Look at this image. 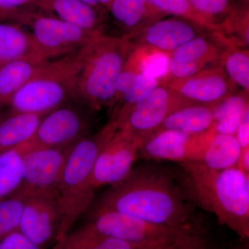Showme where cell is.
Instances as JSON below:
<instances>
[{
    "mask_svg": "<svg viewBox=\"0 0 249 249\" xmlns=\"http://www.w3.org/2000/svg\"><path fill=\"white\" fill-rule=\"evenodd\" d=\"M13 20L30 28L31 34L47 60L75 53L101 35V33L84 30L28 8L19 11Z\"/></svg>",
    "mask_w": 249,
    "mask_h": 249,
    "instance_id": "obj_7",
    "label": "cell"
},
{
    "mask_svg": "<svg viewBox=\"0 0 249 249\" xmlns=\"http://www.w3.org/2000/svg\"><path fill=\"white\" fill-rule=\"evenodd\" d=\"M85 225L101 235L133 243L160 245L199 229L177 228L149 222L114 210L96 206Z\"/></svg>",
    "mask_w": 249,
    "mask_h": 249,
    "instance_id": "obj_6",
    "label": "cell"
},
{
    "mask_svg": "<svg viewBox=\"0 0 249 249\" xmlns=\"http://www.w3.org/2000/svg\"><path fill=\"white\" fill-rule=\"evenodd\" d=\"M67 236L76 249H150L161 245L133 243L108 237L98 233L86 225Z\"/></svg>",
    "mask_w": 249,
    "mask_h": 249,
    "instance_id": "obj_23",
    "label": "cell"
},
{
    "mask_svg": "<svg viewBox=\"0 0 249 249\" xmlns=\"http://www.w3.org/2000/svg\"><path fill=\"white\" fill-rule=\"evenodd\" d=\"M226 67L228 73L235 83L243 88H249V58L245 52H235L227 59Z\"/></svg>",
    "mask_w": 249,
    "mask_h": 249,
    "instance_id": "obj_29",
    "label": "cell"
},
{
    "mask_svg": "<svg viewBox=\"0 0 249 249\" xmlns=\"http://www.w3.org/2000/svg\"><path fill=\"white\" fill-rule=\"evenodd\" d=\"M227 82L217 75L191 78L183 84L181 93L183 96L201 103H211L225 96Z\"/></svg>",
    "mask_w": 249,
    "mask_h": 249,
    "instance_id": "obj_25",
    "label": "cell"
},
{
    "mask_svg": "<svg viewBox=\"0 0 249 249\" xmlns=\"http://www.w3.org/2000/svg\"><path fill=\"white\" fill-rule=\"evenodd\" d=\"M80 1L93 7L107 11V8L112 2L113 0H80Z\"/></svg>",
    "mask_w": 249,
    "mask_h": 249,
    "instance_id": "obj_40",
    "label": "cell"
},
{
    "mask_svg": "<svg viewBox=\"0 0 249 249\" xmlns=\"http://www.w3.org/2000/svg\"><path fill=\"white\" fill-rule=\"evenodd\" d=\"M48 61L19 60L7 62L0 70V112L9 107L18 90Z\"/></svg>",
    "mask_w": 249,
    "mask_h": 249,
    "instance_id": "obj_18",
    "label": "cell"
},
{
    "mask_svg": "<svg viewBox=\"0 0 249 249\" xmlns=\"http://www.w3.org/2000/svg\"><path fill=\"white\" fill-rule=\"evenodd\" d=\"M33 0H0V22L13 20L21 10L26 9Z\"/></svg>",
    "mask_w": 249,
    "mask_h": 249,
    "instance_id": "obj_35",
    "label": "cell"
},
{
    "mask_svg": "<svg viewBox=\"0 0 249 249\" xmlns=\"http://www.w3.org/2000/svg\"><path fill=\"white\" fill-rule=\"evenodd\" d=\"M0 249H43L19 230L10 232L0 240Z\"/></svg>",
    "mask_w": 249,
    "mask_h": 249,
    "instance_id": "obj_34",
    "label": "cell"
},
{
    "mask_svg": "<svg viewBox=\"0 0 249 249\" xmlns=\"http://www.w3.org/2000/svg\"><path fill=\"white\" fill-rule=\"evenodd\" d=\"M84 47L61 60L47 62L18 90L8 108L16 112L46 114L74 99Z\"/></svg>",
    "mask_w": 249,
    "mask_h": 249,
    "instance_id": "obj_4",
    "label": "cell"
},
{
    "mask_svg": "<svg viewBox=\"0 0 249 249\" xmlns=\"http://www.w3.org/2000/svg\"><path fill=\"white\" fill-rule=\"evenodd\" d=\"M187 20L170 18L153 22L144 31V40L160 50L174 51L196 37V29Z\"/></svg>",
    "mask_w": 249,
    "mask_h": 249,
    "instance_id": "obj_17",
    "label": "cell"
},
{
    "mask_svg": "<svg viewBox=\"0 0 249 249\" xmlns=\"http://www.w3.org/2000/svg\"><path fill=\"white\" fill-rule=\"evenodd\" d=\"M235 249H249L248 245L242 246V247H239Z\"/></svg>",
    "mask_w": 249,
    "mask_h": 249,
    "instance_id": "obj_42",
    "label": "cell"
},
{
    "mask_svg": "<svg viewBox=\"0 0 249 249\" xmlns=\"http://www.w3.org/2000/svg\"><path fill=\"white\" fill-rule=\"evenodd\" d=\"M214 122L213 108L191 106L178 108L165 118L157 129H175L190 134L204 133Z\"/></svg>",
    "mask_w": 249,
    "mask_h": 249,
    "instance_id": "obj_19",
    "label": "cell"
},
{
    "mask_svg": "<svg viewBox=\"0 0 249 249\" xmlns=\"http://www.w3.org/2000/svg\"><path fill=\"white\" fill-rule=\"evenodd\" d=\"M248 107L247 101L242 96L227 98L213 108L214 122L211 128L214 133L235 135Z\"/></svg>",
    "mask_w": 249,
    "mask_h": 249,
    "instance_id": "obj_24",
    "label": "cell"
},
{
    "mask_svg": "<svg viewBox=\"0 0 249 249\" xmlns=\"http://www.w3.org/2000/svg\"><path fill=\"white\" fill-rule=\"evenodd\" d=\"M26 196L18 191L0 201V240L19 228Z\"/></svg>",
    "mask_w": 249,
    "mask_h": 249,
    "instance_id": "obj_26",
    "label": "cell"
},
{
    "mask_svg": "<svg viewBox=\"0 0 249 249\" xmlns=\"http://www.w3.org/2000/svg\"><path fill=\"white\" fill-rule=\"evenodd\" d=\"M237 167L249 174V147L242 149Z\"/></svg>",
    "mask_w": 249,
    "mask_h": 249,
    "instance_id": "obj_39",
    "label": "cell"
},
{
    "mask_svg": "<svg viewBox=\"0 0 249 249\" xmlns=\"http://www.w3.org/2000/svg\"><path fill=\"white\" fill-rule=\"evenodd\" d=\"M188 195L218 222L249 237V174L237 168L211 169L200 161L180 163Z\"/></svg>",
    "mask_w": 249,
    "mask_h": 249,
    "instance_id": "obj_2",
    "label": "cell"
},
{
    "mask_svg": "<svg viewBox=\"0 0 249 249\" xmlns=\"http://www.w3.org/2000/svg\"><path fill=\"white\" fill-rule=\"evenodd\" d=\"M235 137L238 141L242 149L249 147V109L247 108L242 117L238 128L236 132Z\"/></svg>",
    "mask_w": 249,
    "mask_h": 249,
    "instance_id": "obj_38",
    "label": "cell"
},
{
    "mask_svg": "<svg viewBox=\"0 0 249 249\" xmlns=\"http://www.w3.org/2000/svg\"><path fill=\"white\" fill-rule=\"evenodd\" d=\"M188 196L168 172L145 165L133 168L124 180L109 186L96 206L160 225L198 227Z\"/></svg>",
    "mask_w": 249,
    "mask_h": 249,
    "instance_id": "obj_1",
    "label": "cell"
},
{
    "mask_svg": "<svg viewBox=\"0 0 249 249\" xmlns=\"http://www.w3.org/2000/svg\"><path fill=\"white\" fill-rule=\"evenodd\" d=\"M170 60L163 52L150 54L141 62V73L159 80L169 71Z\"/></svg>",
    "mask_w": 249,
    "mask_h": 249,
    "instance_id": "obj_33",
    "label": "cell"
},
{
    "mask_svg": "<svg viewBox=\"0 0 249 249\" xmlns=\"http://www.w3.org/2000/svg\"><path fill=\"white\" fill-rule=\"evenodd\" d=\"M52 249H76L74 246L72 245L70 240H69L67 236L62 237L60 240L55 242V245L53 246Z\"/></svg>",
    "mask_w": 249,
    "mask_h": 249,
    "instance_id": "obj_41",
    "label": "cell"
},
{
    "mask_svg": "<svg viewBox=\"0 0 249 249\" xmlns=\"http://www.w3.org/2000/svg\"><path fill=\"white\" fill-rule=\"evenodd\" d=\"M5 64H6V63H4V62H0V70H1V67H2L3 66H4V65H5Z\"/></svg>",
    "mask_w": 249,
    "mask_h": 249,
    "instance_id": "obj_43",
    "label": "cell"
},
{
    "mask_svg": "<svg viewBox=\"0 0 249 249\" xmlns=\"http://www.w3.org/2000/svg\"><path fill=\"white\" fill-rule=\"evenodd\" d=\"M107 11L119 27L129 31L139 27L145 19L163 14L147 0H113Z\"/></svg>",
    "mask_w": 249,
    "mask_h": 249,
    "instance_id": "obj_21",
    "label": "cell"
},
{
    "mask_svg": "<svg viewBox=\"0 0 249 249\" xmlns=\"http://www.w3.org/2000/svg\"><path fill=\"white\" fill-rule=\"evenodd\" d=\"M46 114L16 112L9 108L1 111L0 154L29 142Z\"/></svg>",
    "mask_w": 249,
    "mask_h": 249,
    "instance_id": "obj_16",
    "label": "cell"
},
{
    "mask_svg": "<svg viewBox=\"0 0 249 249\" xmlns=\"http://www.w3.org/2000/svg\"><path fill=\"white\" fill-rule=\"evenodd\" d=\"M116 129L112 121L98 133L86 136L71 147L56 189L60 211L56 242L70 233L80 216L89 210L96 190L93 166L98 153Z\"/></svg>",
    "mask_w": 249,
    "mask_h": 249,
    "instance_id": "obj_3",
    "label": "cell"
},
{
    "mask_svg": "<svg viewBox=\"0 0 249 249\" xmlns=\"http://www.w3.org/2000/svg\"><path fill=\"white\" fill-rule=\"evenodd\" d=\"M60 225L57 191H40L26 196L18 230L41 248L56 242Z\"/></svg>",
    "mask_w": 249,
    "mask_h": 249,
    "instance_id": "obj_11",
    "label": "cell"
},
{
    "mask_svg": "<svg viewBox=\"0 0 249 249\" xmlns=\"http://www.w3.org/2000/svg\"><path fill=\"white\" fill-rule=\"evenodd\" d=\"M27 8L96 33H101L106 12L80 0H33Z\"/></svg>",
    "mask_w": 249,
    "mask_h": 249,
    "instance_id": "obj_14",
    "label": "cell"
},
{
    "mask_svg": "<svg viewBox=\"0 0 249 249\" xmlns=\"http://www.w3.org/2000/svg\"><path fill=\"white\" fill-rule=\"evenodd\" d=\"M199 65V64L179 61L172 58L170 60L169 71L176 78H190L198 71Z\"/></svg>",
    "mask_w": 249,
    "mask_h": 249,
    "instance_id": "obj_36",
    "label": "cell"
},
{
    "mask_svg": "<svg viewBox=\"0 0 249 249\" xmlns=\"http://www.w3.org/2000/svg\"><path fill=\"white\" fill-rule=\"evenodd\" d=\"M210 45L203 37H195L173 51V58L179 61L200 65L208 55Z\"/></svg>",
    "mask_w": 249,
    "mask_h": 249,
    "instance_id": "obj_28",
    "label": "cell"
},
{
    "mask_svg": "<svg viewBox=\"0 0 249 249\" xmlns=\"http://www.w3.org/2000/svg\"><path fill=\"white\" fill-rule=\"evenodd\" d=\"M124 40L100 35L84 47L74 99L93 111L115 101L116 84L124 69Z\"/></svg>",
    "mask_w": 249,
    "mask_h": 249,
    "instance_id": "obj_5",
    "label": "cell"
},
{
    "mask_svg": "<svg viewBox=\"0 0 249 249\" xmlns=\"http://www.w3.org/2000/svg\"><path fill=\"white\" fill-rule=\"evenodd\" d=\"M92 110L76 100L46 114L30 140L34 147H68L89 135Z\"/></svg>",
    "mask_w": 249,
    "mask_h": 249,
    "instance_id": "obj_8",
    "label": "cell"
},
{
    "mask_svg": "<svg viewBox=\"0 0 249 249\" xmlns=\"http://www.w3.org/2000/svg\"><path fill=\"white\" fill-rule=\"evenodd\" d=\"M150 249H211L209 240L201 229Z\"/></svg>",
    "mask_w": 249,
    "mask_h": 249,
    "instance_id": "obj_31",
    "label": "cell"
},
{
    "mask_svg": "<svg viewBox=\"0 0 249 249\" xmlns=\"http://www.w3.org/2000/svg\"><path fill=\"white\" fill-rule=\"evenodd\" d=\"M72 146L34 147L31 144L23 156L22 183L18 191L26 196L34 192L56 191Z\"/></svg>",
    "mask_w": 249,
    "mask_h": 249,
    "instance_id": "obj_12",
    "label": "cell"
},
{
    "mask_svg": "<svg viewBox=\"0 0 249 249\" xmlns=\"http://www.w3.org/2000/svg\"><path fill=\"white\" fill-rule=\"evenodd\" d=\"M176 109L167 90L157 88L143 99L130 107L121 109L113 121L117 129L151 135L160 128L165 118Z\"/></svg>",
    "mask_w": 249,
    "mask_h": 249,
    "instance_id": "obj_13",
    "label": "cell"
},
{
    "mask_svg": "<svg viewBox=\"0 0 249 249\" xmlns=\"http://www.w3.org/2000/svg\"><path fill=\"white\" fill-rule=\"evenodd\" d=\"M19 60L48 61L30 32L18 24L0 22V62Z\"/></svg>",
    "mask_w": 249,
    "mask_h": 249,
    "instance_id": "obj_15",
    "label": "cell"
},
{
    "mask_svg": "<svg viewBox=\"0 0 249 249\" xmlns=\"http://www.w3.org/2000/svg\"><path fill=\"white\" fill-rule=\"evenodd\" d=\"M159 85V80L152 78L143 73H140L137 75V80L132 89L128 92L123 95V100L126 103V106L123 107H130L141 100L148 96L150 93L157 88Z\"/></svg>",
    "mask_w": 249,
    "mask_h": 249,
    "instance_id": "obj_30",
    "label": "cell"
},
{
    "mask_svg": "<svg viewBox=\"0 0 249 249\" xmlns=\"http://www.w3.org/2000/svg\"><path fill=\"white\" fill-rule=\"evenodd\" d=\"M30 146L29 141L0 154V201L12 196L20 187L23 156Z\"/></svg>",
    "mask_w": 249,
    "mask_h": 249,
    "instance_id": "obj_22",
    "label": "cell"
},
{
    "mask_svg": "<svg viewBox=\"0 0 249 249\" xmlns=\"http://www.w3.org/2000/svg\"><path fill=\"white\" fill-rule=\"evenodd\" d=\"M242 147L235 135L214 134L201 163L211 169L224 170L237 166Z\"/></svg>",
    "mask_w": 249,
    "mask_h": 249,
    "instance_id": "obj_20",
    "label": "cell"
},
{
    "mask_svg": "<svg viewBox=\"0 0 249 249\" xmlns=\"http://www.w3.org/2000/svg\"><path fill=\"white\" fill-rule=\"evenodd\" d=\"M138 73L129 70L123 69L120 74L118 77L116 84L115 101L119 97H122L123 95L128 92L132 89L137 80Z\"/></svg>",
    "mask_w": 249,
    "mask_h": 249,
    "instance_id": "obj_37",
    "label": "cell"
},
{
    "mask_svg": "<svg viewBox=\"0 0 249 249\" xmlns=\"http://www.w3.org/2000/svg\"><path fill=\"white\" fill-rule=\"evenodd\" d=\"M198 14L213 24L214 18L230 12L232 0H188Z\"/></svg>",
    "mask_w": 249,
    "mask_h": 249,
    "instance_id": "obj_32",
    "label": "cell"
},
{
    "mask_svg": "<svg viewBox=\"0 0 249 249\" xmlns=\"http://www.w3.org/2000/svg\"><path fill=\"white\" fill-rule=\"evenodd\" d=\"M163 14H169L179 16L191 22L201 25L211 27L213 23L203 17L192 7L188 0H147Z\"/></svg>",
    "mask_w": 249,
    "mask_h": 249,
    "instance_id": "obj_27",
    "label": "cell"
},
{
    "mask_svg": "<svg viewBox=\"0 0 249 249\" xmlns=\"http://www.w3.org/2000/svg\"><path fill=\"white\" fill-rule=\"evenodd\" d=\"M150 135L117 129L98 153L92 173L95 189L120 183L131 173L142 144Z\"/></svg>",
    "mask_w": 249,
    "mask_h": 249,
    "instance_id": "obj_9",
    "label": "cell"
},
{
    "mask_svg": "<svg viewBox=\"0 0 249 249\" xmlns=\"http://www.w3.org/2000/svg\"><path fill=\"white\" fill-rule=\"evenodd\" d=\"M214 132L190 134L175 129H159L142 144L139 157L147 160L201 161Z\"/></svg>",
    "mask_w": 249,
    "mask_h": 249,
    "instance_id": "obj_10",
    "label": "cell"
}]
</instances>
